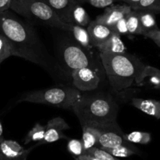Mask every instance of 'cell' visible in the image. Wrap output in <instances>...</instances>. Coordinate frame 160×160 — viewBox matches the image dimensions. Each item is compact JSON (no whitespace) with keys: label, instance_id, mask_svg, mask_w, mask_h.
I'll use <instances>...</instances> for the list:
<instances>
[{"label":"cell","instance_id":"6da1fadb","mask_svg":"<svg viewBox=\"0 0 160 160\" xmlns=\"http://www.w3.org/2000/svg\"><path fill=\"white\" fill-rule=\"evenodd\" d=\"M0 33L9 41L12 56L46 67L47 53L35 28L9 10L0 12Z\"/></svg>","mask_w":160,"mask_h":160},{"label":"cell","instance_id":"7a4b0ae2","mask_svg":"<svg viewBox=\"0 0 160 160\" xmlns=\"http://www.w3.org/2000/svg\"><path fill=\"white\" fill-rule=\"evenodd\" d=\"M112 90L119 93L130 88L137 82L146 65L133 55L125 53H100Z\"/></svg>","mask_w":160,"mask_h":160},{"label":"cell","instance_id":"3957f363","mask_svg":"<svg viewBox=\"0 0 160 160\" xmlns=\"http://www.w3.org/2000/svg\"><path fill=\"white\" fill-rule=\"evenodd\" d=\"M72 110L81 125H107L117 122L118 107L109 95H82Z\"/></svg>","mask_w":160,"mask_h":160},{"label":"cell","instance_id":"277c9868","mask_svg":"<svg viewBox=\"0 0 160 160\" xmlns=\"http://www.w3.org/2000/svg\"><path fill=\"white\" fill-rule=\"evenodd\" d=\"M10 10L40 24L69 32L70 24L64 22L43 0H13Z\"/></svg>","mask_w":160,"mask_h":160},{"label":"cell","instance_id":"5b68a950","mask_svg":"<svg viewBox=\"0 0 160 160\" xmlns=\"http://www.w3.org/2000/svg\"><path fill=\"white\" fill-rule=\"evenodd\" d=\"M82 96V93H80L76 88L66 87H53L29 92L21 97L19 102L25 101L54 106L61 108L72 109L75 103Z\"/></svg>","mask_w":160,"mask_h":160},{"label":"cell","instance_id":"8992f818","mask_svg":"<svg viewBox=\"0 0 160 160\" xmlns=\"http://www.w3.org/2000/svg\"><path fill=\"white\" fill-rule=\"evenodd\" d=\"M62 59L72 72L82 68L89 67L90 58L85 49L78 44H68L62 50Z\"/></svg>","mask_w":160,"mask_h":160},{"label":"cell","instance_id":"52a82bcc","mask_svg":"<svg viewBox=\"0 0 160 160\" xmlns=\"http://www.w3.org/2000/svg\"><path fill=\"white\" fill-rule=\"evenodd\" d=\"M92 125L96 126L100 130V137L98 141L100 148H110L122 144H131L124 139L125 133L122 131L117 122L107 125H97V124H92Z\"/></svg>","mask_w":160,"mask_h":160},{"label":"cell","instance_id":"ba28073f","mask_svg":"<svg viewBox=\"0 0 160 160\" xmlns=\"http://www.w3.org/2000/svg\"><path fill=\"white\" fill-rule=\"evenodd\" d=\"M75 88L82 92L93 91L100 83V77L96 71L90 67L82 68L72 72Z\"/></svg>","mask_w":160,"mask_h":160},{"label":"cell","instance_id":"9c48e42d","mask_svg":"<svg viewBox=\"0 0 160 160\" xmlns=\"http://www.w3.org/2000/svg\"><path fill=\"white\" fill-rule=\"evenodd\" d=\"M68 129V124L63 118L56 117L52 118L47 122L46 126L45 136L42 141L38 142V144H50L61 139H66L67 138L63 132Z\"/></svg>","mask_w":160,"mask_h":160},{"label":"cell","instance_id":"30bf717a","mask_svg":"<svg viewBox=\"0 0 160 160\" xmlns=\"http://www.w3.org/2000/svg\"><path fill=\"white\" fill-rule=\"evenodd\" d=\"M132 10L127 4L124 5H112L105 8L104 13L97 17L96 21L101 24L112 28L120 19L125 18Z\"/></svg>","mask_w":160,"mask_h":160},{"label":"cell","instance_id":"8fae6325","mask_svg":"<svg viewBox=\"0 0 160 160\" xmlns=\"http://www.w3.org/2000/svg\"><path fill=\"white\" fill-rule=\"evenodd\" d=\"M35 146L30 148H24L18 141L13 140H3L0 144V151L2 156L10 160H26L31 151Z\"/></svg>","mask_w":160,"mask_h":160},{"label":"cell","instance_id":"7c38bea8","mask_svg":"<svg viewBox=\"0 0 160 160\" xmlns=\"http://www.w3.org/2000/svg\"><path fill=\"white\" fill-rule=\"evenodd\" d=\"M87 31L90 35V42L93 47L98 48L104 42L114 33L112 28L101 24L95 21H91L87 26Z\"/></svg>","mask_w":160,"mask_h":160},{"label":"cell","instance_id":"4fadbf2b","mask_svg":"<svg viewBox=\"0 0 160 160\" xmlns=\"http://www.w3.org/2000/svg\"><path fill=\"white\" fill-rule=\"evenodd\" d=\"M91 22L90 18L85 9L80 5L78 2H75L69 11L67 18L68 24H75V25L87 27Z\"/></svg>","mask_w":160,"mask_h":160},{"label":"cell","instance_id":"5bb4252c","mask_svg":"<svg viewBox=\"0 0 160 160\" xmlns=\"http://www.w3.org/2000/svg\"><path fill=\"white\" fill-rule=\"evenodd\" d=\"M120 36L118 34H112L105 42L98 47L100 53H120L127 52V47Z\"/></svg>","mask_w":160,"mask_h":160},{"label":"cell","instance_id":"9a60e30c","mask_svg":"<svg viewBox=\"0 0 160 160\" xmlns=\"http://www.w3.org/2000/svg\"><path fill=\"white\" fill-rule=\"evenodd\" d=\"M131 103L135 108L149 115L160 118V101L152 99L133 98Z\"/></svg>","mask_w":160,"mask_h":160},{"label":"cell","instance_id":"2e32d148","mask_svg":"<svg viewBox=\"0 0 160 160\" xmlns=\"http://www.w3.org/2000/svg\"><path fill=\"white\" fill-rule=\"evenodd\" d=\"M82 138L84 150L87 151L91 148L95 147L98 144L100 137V130L96 126L92 124H84L82 125Z\"/></svg>","mask_w":160,"mask_h":160},{"label":"cell","instance_id":"e0dca14e","mask_svg":"<svg viewBox=\"0 0 160 160\" xmlns=\"http://www.w3.org/2000/svg\"><path fill=\"white\" fill-rule=\"evenodd\" d=\"M47 2L55 13L64 22L67 23L68 15L72 6L77 2L76 0H43Z\"/></svg>","mask_w":160,"mask_h":160},{"label":"cell","instance_id":"ac0fdd59","mask_svg":"<svg viewBox=\"0 0 160 160\" xmlns=\"http://www.w3.org/2000/svg\"><path fill=\"white\" fill-rule=\"evenodd\" d=\"M69 32H72L74 38L78 42V43L81 47H83L85 50H90L93 48V46H92L91 42H90V35H89L88 31H87V28L82 27V26L70 24Z\"/></svg>","mask_w":160,"mask_h":160},{"label":"cell","instance_id":"d6986e66","mask_svg":"<svg viewBox=\"0 0 160 160\" xmlns=\"http://www.w3.org/2000/svg\"><path fill=\"white\" fill-rule=\"evenodd\" d=\"M138 14H139L142 35L144 36L149 32L158 29L153 13L149 11H144V10H138Z\"/></svg>","mask_w":160,"mask_h":160},{"label":"cell","instance_id":"ffe728a7","mask_svg":"<svg viewBox=\"0 0 160 160\" xmlns=\"http://www.w3.org/2000/svg\"><path fill=\"white\" fill-rule=\"evenodd\" d=\"M104 151L108 152L116 158H127V157L131 156L138 153V148L133 147L131 144H122V145L117 146L115 148H104Z\"/></svg>","mask_w":160,"mask_h":160},{"label":"cell","instance_id":"44dd1931","mask_svg":"<svg viewBox=\"0 0 160 160\" xmlns=\"http://www.w3.org/2000/svg\"><path fill=\"white\" fill-rule=\"evenodd\" d=\"M127 28H128L129 35H142L141 24H140L139 14L138 10H132L126 16Z\"/></svg>","mask_w":160,"mask_h":160},{"label":"cell","instance_id":"7402d4cb","mask_svg":"<svg viewBox=\"0 0 160 160\" xmlns=\"http://www.w3.org/2000/svg\"><path fill=\"white\" fill-rule=\"evenodd\" d=\"M46 132L45 126L41 125L40 123H36L26 135L24 140V144H28L32 142H40L44 138Z\"/></svg>","mask_w":160,"mask_h":160},{"label":"cell","instance_id":"603a6c76","mask_svg":"<svg viewBox=\"0 0 160 160\" xmlns=\"http://www.w3.org/2000/svg\"><path fill=\"white\" fill-rule=\"evenodd\" d=\"M124 139L130 143H136V144H147L152 140V136L147 132L133 131L127 134H124Z\"/></svg>","mask_w":160,"mask_h":160},{"label":"cell","instance_id":"cb8c5ba5","mask_svg":"<svg viewBox=\"0 0 160 160\" xmlns=\"http://www.w3.org/2000/svg\"><path fill=\"white\" fill-rule=\"evenodd\" d=\"M147 77H150L151 82L154 83V85L155 83L160 82V70L155 67L146 65L145 68L143 71L142 74L136 82L138 84H141Z\"/></svg>","mask_w":160,"mask_h":160},{"label":"cell","instance_id":"d4e9b609","mask_svg":"<svg viewBox=\"0 0 160 160\" xmlns=\"http://www.w3.org/2000/svg\"><path fill=\"white\" fill-rule=\"evenodd\" d=\"M133 10H144L153 13H160V0H141Z\"/></svg>","mask_w":160,"mask_h":160},{"label":"cell","instance_id":"484cf974","mask_svg":"<svg viewBox=\"0 0 160 160\" xmlns=\"http://www.w3.org/2000/svg\"><path fill=\"white\" fill-rule=\"evenodd\" d=\"M84 154H89V155H93L99 160H120L101 148H91L85 151Z\"/></svg>","mask_w":160,"mask_h":160},{"label":"cell","instance_id":"4316f807","mask_svg":"<svg viewBox=\"0 0 160 160\" xmlns=\"http://www.w3.org/2000/svg\"><path fill=\"white\" fill-rule=\"evenodd\" d=\"M12 56L11 47L7 38L0 33V64Z\"/></svg>","mask_w":160,"mask_h":160},{"label":"cell","instance_id":"83f0119b","mask_svg":"<svg viewBox=\"0 0 160 160\" xmlns=\"http://www.w3.org/2000/svg\"><path fill=\"white\" fill-rule=\"evenodd\" d=\"M68 151L73 155L74 157L79 156L83 155L85 150L83 148V144L82 141L77 139H72L68 141L67 145Z\"/></svg>","mask_w":160,"mask_h":160},{"label":"cell","instance_id":"f1b7e54d","mask_svg":"<svg viewBox=\"0 0 160 160\" xmlns=\"http://www.w3.org/2000/svg\"><path fill=\"white\" fill-rule=\"evenodd\" d=\"M112 31H113L114 33L118 34L119 35H128V28H127V20L125 18L120 19L113 27L112 28Z\"/></svg>","mask_w":160,"mask_h":160},{"label":"cell","instance_id":"f546056e","mask_svg":"<svg viewBox=\"0 0 160 160\" xmlns=\"http://www.w3.org/2000/svg\"><path fill=\"white\" fill-rule=\"evenodd\" d=\"M84 1L96 8H107L113 5L115 2L119 1V0H84Z\"/></svg>","mask_w":160,"mask_h":160},{"label":"cell","instance_id":"4dcf8cb0","mask_svg":"<svg viewBox=\"0 0 160 160\" xmlns=\"http://www.w3.org/2000/svg\"><path fill=\"white\" fill-rule=\"evenodd\" d=\"M144 37L152 39L158 47H160V29H157V30L152 31V32H149L147 35H144Z\"/></svg>","mask_w":160,"mask_h":160},{"label":"cell","instance_id":"1f68e13d","mask_svg":"<svg viewBox=\"0 0 160 160\" xmlns=\"http://www.w3.org/2000/svg\"><path fill=\"white\" fill-rule=\"evenodd\" d=\"M12 0H0V12H4L10 9Z\"/></svg>","mask_w":160,"mask_h":160},{"label":"cell","instance_id":"d6a6232c","mask_svg":"<svg viewBox=\"0 0 160 160\" xmlns=\"http://www.w3.org/2000/svg\"><path fill=\"white\" fill-rule=\"evenodd\" d=\"M74 158L75 160H99L98 158L91 155H89V154H83V155H81L79 156L74 157Z\"/></svg>","mask_w":160,"mask_h":160},{"label":"cell","instance_id":"836d02e7","mask_svg":"<svg viewBox=\"0 0 160 160\" xmlns=\"http://www.w3.org/2000/svg\"><path fill=\"white\" fill-rule=\"evenodd\" d=\"M119 1H122V2H125V4H127V5L130 6V7L133 10L138 3L141 0H119Z\"/></svg>","mask_w":160,"mask_h":160},{"label":"cell","instance_id":"e575fe53","mask_svg":"<svg viewBox=\"0 0 160 160\" xmlns=\"http://www.w3.org/2000/svg\"><path fill=\"white\" fill-rule=\"evenodd\" d=\"M3 127H2V122H0V144L3 141Z\"/></svg>","mask_w":160,"mask_h":160},{"label":"cell","instance_id":"d590c367","mask_svg":"<svg viewBox=\"0 0 160 160\" xmlns=\"http://www.w3.org/2000/svg\"><path fill=\"white\" fill-rule=\"evenodd\" d=\"M1 160H10V159H8V158H5V157H4V156H2V158H1Z\"/></svg>","mask_w":160,"mask_h":160},{"label":"cell","instance_id":"8d00e7d4","mask_svg":"<svg viewBox=\"0 0 160 160\" xmlns=\"http://www.w3.org/2000/svg\"><path fill=\"white\" fill-rule=\"evenodd\" d=\"M2 153H1V151H0V160H1V158H2Z\"/></svg>","mask_w":160,"mask_h":160},{"label":"cell","instance_id":"74e56055","mask_svg":"<svg viewBox=\"0 0 160 160\" xmlns=\"http://www.w3.org/2000/svg\"><path fill=\"white\" fill-rule=\"evenodd\" d=\"M12 1H13V0H12Z\"/></svg>","mask_w":160,"mask_h":160}]
</instances>
